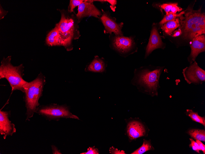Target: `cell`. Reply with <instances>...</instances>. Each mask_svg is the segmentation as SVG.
Masks as SVG:
<instances>
[{
  "instance_id": "1",
  "label": "cell",
  "mask_w": 205,
  "mask_h": 154,
  "mask_svg": "<svg viewBox=\"0 0 205 154\" xmlns=\"http://www.w3.org/2000/svg\"><path fill=\"white\" fill-rule=\"evenodd\" d=\"M163 69V67L151 65L136 69L131 83L142 92L152 97L157 96Z\"/></svg>"
},
{
  "instance_id": "2",
  "label": "cell",
  "mask_w": 205,
  "mask_h": 154,
  "mask_svg": "<svg viewBox=\"0 0 205 154\" xmlns=\"http://www.w3.org/2000/svg\"><path fill=\"white\" fill-rule=\"evenodd\" d=\"M201 10L188 7L180 17V29L184 39L191 40L198 35L204 34L205 15Z\"/></svg>"
},
{
  "instance_id": "3",
  "label": "cell",
  "mask_w": 205,
  "mask_h": 154,
  "mask_svg": "<svg viewBox=\"0 0 205 154\" xmlns=\"http://www.w3.org/2000/svg\"><path fill=\"white\" fill-rule=\"evenodd\" d=\"M45 83V77L40 73L34 80L27 82L24 85V101L26 109V120H29L39 107V100L42 95Z\"/></svg>"
},
{
  "instance_id": "4",
  "label": "cell",
  "mask_w": 205,
  "mask_h": 154,
  "mask_svg": "<svg viewBox=\"0 0 205 154\" xmlns=\"http://www.w3.org/2000/svg\"><path fill=\"white\" fill-rule=\"evenodd\" d=\"M61 18L56 24L60 35V45L64 46L67 49L70 46L73 39L79 38L80 36L78 30V21L68 11L64 10L60 11Z\"/></svg>"
},
{
  "instance_id": "5",
  "label": "cell",
  "mask_w": 205,
  "mask_h": 154,
  "mask_svg": "<svg viewBox=\"0 0 205 154\" xmlns=\"http://www.w3.org/2000/svg\"><path fill=\"white\" fill-rule=\"evenodd\" d=\"M11 56L3 58L0 66V79H6L12 91L19 90L24 92V85L27 82L23 78L24 67L22 64L14 66L11 63Z\"/></svg>"
},
{
  "instance_id": "6",
  "label": "cell",
  "mask_w": 205,
  "mask_h": 154,
  "mask_svg": "<svg viewBox=\"0 0 205 154\" xmlns=\"http://www.w3.org/2000/svg\"><path fill=\"white\" fill-rule=\"evenodd\" d=\"M111 38V46L120 56L126 57L137 50L132 36L126 37L113 34Z\"/></svg>"
},
{
  "instance_id": "7",
  "label": "cell",
  "mask_w": 205,
  "mask_h": 154,
  "mask_svg": "<svg viewBox=\"0 0 205 154\" xmlns=\"http://www.w3.org/2000/svg\"><path fill=\"white\" fill-rule=\"evenodd\" d=\"M36 113L48 119H57L60 118H72L79 119L72 114L67 107L64 106L52 105L39 106Z\"/></svg>"
},
{
  "instance_id": "8",
  "label": "cell",
  "mask_w": 205,
  "mask_h": 154,
  "mask_svg": "<svg viewBox=\"0 0 205 154\" xmlns=\"http://www.w3.org/2000/svg\"><path fill=\"white\" fill-rule=\"evenodd\" d=\"M185 80L188 84H202L205 81V71L195 61L183 70Z\"/></svg>"
},
{
  "instance_id": "9",
  "label": "cell",
  "mask_w": 205,
  "mask_h": 154,
  "mask_svg": "<svg viewBox=\"0 0 205 154\" xmlns=\"http://www.w3.org/2000/svg\"><path fill=\"white\" fill-rule=\"evenodd\" d=\"M102 13L99 18L104 26V33L110 35L113 33L117 35H123L122 30L123 23L117 22L116 18L111 17L108 11H103Z\"/></svg>"
},
{
  "instance_id": "10",
  "label": "cell",
  "mask_w": 205,
  "mask_h": 154,
  "mask_svg": "<svg viewBox=\"0 0 205 154\" xmlns=\"http://www.w3.org/2000/svg\"><path fill=\"white\" fill-rule=\"evenodd\" d=\"M94 0H84L78 6V12L76 14L78 21L79 22L83 18L93 17L99 18L102 13L93 4Z\"/></svg>"
},
{
  "instance_id": "11",
  "label": "cell",
  "mask_w": 205,
  "mask_h": 154,
  "mask_svg": "<svg viewBox=\"0 0 205 154\" xmlns=\"http://www.w3.org/2000/svg\"><path fill=\"white\" fill-rule=\"evenodd\" d=\"M10 111H0V133L5 139L8 136H12L16 132L14 124L10 120L9 118Z\"/></svg>"
},
{
  "instance_id": "12",
  "label": "cell",
  "mask_w": 205,
  "mask_h": 154,
  "mask_svg": "<svg viewBox=\"0 0 205 154\" xmlns=\"http://www.w3.org/2000/svg\"><path fill=\"white\" fill-rule=\"evenodd\" d=\"M191 52L188 57L190 64L195 61L198 55L205 51V36L204 34L198 35L191 40Z\"/></svg>"
},
{
  "instance_id": "13",
  "label": "cell",
  "mask_w": 205,
  "mask_h": 154,
  "mask_svg": "<svg viewBox=\"0 0 205 154\" xmlns=\"http://www.w3.org/2000/svg\"><path fill=\"white\" fill-rule=\"evenodd\" d=\"M163 43L156 26L154 25L146 47L145 58H147L154 50L158 48H163Z\"/></svg>"
},
{
  "instance_id": "14",
  "label": "cell",
  "mask_w": 205,
  "mask_h": 154,
  "mask_svg": "<svg viewBox=\"0 0 205 154\" xmlns=\"http://www.w3.org/2000/svg\"><path fill=\"white\" fill-rule=\"evenodd\" d=\"M127 132L129 139L133 140L145 135L147 129L141 122L134 120L128 124Z\"/></svg>"
},
{
  "instance_id": "15",
  "label": "cell",
  "mask_w": 205,
  "mask_h": 154,
  "mask_svg": "<svg viewBox=\"0 0 205 154\" xmlns=\"http://www.w3.org/2000/svg\"><path fill=\"white\" fill-rule=\"evenodd\" d=\"M106 67V64L104 60L96 56L88 65L87 70L94 72L102 73L105 71Z\"/></svg>"
},
{
  "instance_id": "16",
  "label": "cell",
  "mask_w": 205,
  "mask_h": 154,
  "mask_svg": "<svg viewBox=\"0 0 205 154\" xmlns=\"http://www.w3.org/2000/svg\"><path fill=\"white\" fill-rule=\"evenodd\" d=\"M46 43L49 46L60 45L59 33L56 27L47 34Z\"/></svg>"
},
{
  "instance_id": "17",
  "label": "cell",
  "mask_w": 205,
  "mask_h": 154,
  "mask_svg": "<svg viewBox=\"0 0 205 154\" xmlns=\"http://www.w3.org/2000/svg\"><path fill=\"white\" fill-rule=\"evenodd\" d=\"M180 26V17H177L164 24L162 29L167 34L171 35L172 32Z\"/></svg>"
},
{
  "instance_id": "18",
  "label": "cell",
  "mask_w": 205,
  "mask_h": 154,
  "mask_svg": "<svg viewBox=\"0 0 205 154\" xmlns=\"http://www.w3.org/2000/svg\"><path fill=\"white\" fill-rule=\"evenodd\" d=\"M187 133L195 140L205 141V131L204 129H191L188 131Z\"/></svg>"
},
{
  "instance_id": "19",
  "label": "cell",
  "mask_w": 205,
  "mask_h": 154,
  "mask_svg": "<svg viewBox=\"0 0 205 154\" xmlns=\"http://www.w3.org/2000/svg\"><path fill=\"white\" fill-rule=\"evenodd\" d=\"M161 9L164 10L166 12V15L170 12L176 14L182 10V9L178 6L177 3H164L160 6Z\"/></svg>"
},
{
  "instance_id": "20",
  "label": "cell",
  "mask_w": 205,
  "mask_h": 154,
  "mask_svg": "<svg viewBox=\"0 0 205 154\" xmlns=\"http://www.w3.org/2000/svg\"><path fill=\"white\" fill-rule=\"evenodd\" d=\"M154 148L152 146L151 142L149 140H143L142 145L132 153L131 154H142L146 151L153 150Z\"/></svg>"
},
{
  "instance_id": "21",
  "label": "cell",
  "mask_w": 205,
  "mask_h": 154,
  "mask_svg": "<svg viewBox=\"0 0 205 154\" xmlns=\"http://www.w3.org/2000/svg\"><path fill=\"white\" fill-rule=\"evenodd\" d=\"M186 114L191 119L196 122L200 123L205 126V118L204 117L199 116L197 113L195 112L191 109L186 110Z\"/></svg>"
},
{
  "instance_id": "22",
  "label": "cell",
  "mask_w": 205,
  "mask_h": 154,
  "mask_svg": "<svg viewBox=\"0 0 205 154\" xmlns=\"http://www.w3.org/2000/svg\"><path fill=\"white\" fill-rule=\"evenodd\" d=\"M184 13V11L181 12L179 14H174L171 12H170L167 15H165L163 19L160 21L159 24L162 26L166 22L172 20L177 17H180Z\"/></svg>"
},
{
  "instance_id": "23",
  "label": "cell",
  "mask_w": 205,
  "mask_h": 154,
  "mask_svg": "<svg viewBox=\"0 0 205 154\" xmlns=\"http://www.w3.org/2000/svg\"><path fill=\"white\" fill-rule=\"evenodd\" d=\"M84 0H71L68 7V11L70 13L73 12L74 8L77 6H79Z\"/></svg>"
},
{
  "instance_id": "24",
  "label": "cell",
  "mask_w": 205,
  "mask_h": 154,
  "mask_svg": "<svg viewBox=\"0 0 205 154\" xmlns=\"http://www.w3.org/2000/svg\"><path fill=\"white\" fill-rule=\"evenodd\" d=\"M189 139L191 142L190 147H191L194 150L199 153V151L201 150L198 144L192 139L190 138Z\"/></svg>"
},
{
  "instance_id": "25",
  "label": "cell",
  "mask_w": 205,
  "mask_h": 154,
  "mask_svg": "<svg viewBox=\"0 0 205 154\" xmlns=\"http://www.w3.org/2000/svg\"><path fill=\"white\" fill-rule=\"evenodd\" d=\"M81 154H99L98 149L94 147H89L87 149V152L80 153Z\"/></svg>"
},
{
  "instance_id": "26",
  "label": "cell",
  "mask_w": 205,
  "mask_h": 154,
  "mask_svg": "<svg viewBox=\"0 0 205 154\" xmlns=\"http://www.w3.org/2000/svg\"><path fill=\"white\" fill-rule=\"evenodd\" d=\"M110 153L114 154H125V152L123 150H118L117 148H115L113 147L110 148Z\"/></svg>"
},
{
  "instance_id": "27",
  "label": "cell",
  "mask_w": 205,
  "mask_h": 154,
  "mask_svg": "<svg viewBox=\"0 0 205 154\" xmlns=\"http://www.w3.org/2000/svg\"><path fill=\"white\" fill-rule=\"evenodd\" d=\"M106 2H108L110 5V7L113 11H115V6L117 4V1L114 0H107Z\"/></svg>"
},
{
  "instance_id": "28",
  "label": "cell",
  "mask_w": 205,
  "mask_h": 154,
  "mask_svg": "<svg viewBox=\"0 0 205 154\" xmlns=\"http://www.w3.org/2000/svg\"><path fill=\"white\" fill-rule=\"evenodd\" d=\"M196 142L198 144L200 150L202 151L203 153L205 154V145L203 144L201 141L199 140H196Z\"/></svg>"
},
{
  "instance_id": "29",
  "label": "cell",
  "mask_w": 205,
  "mask_h": 154,
  "mask_svg": "<svg viewBox=\"0 0 205 154\" xmlns=\"http://www.w3.org/2000/svg\"><path fill=\"white\" fill-rule=\"evenodd\" d=\"M7 11L4 10L3 9L0 5V19H3L6 15L7 13Z\"/></svg>"
},
{
  "instance_id": "30",
  "label": "cell",
  "mask_w": 205,
  "mask_h": 154,
  "mask_svg": "<svg viewBox=\"0 0 205 154\" xmlns=\"http://www.w3.org/2000/svg\"><path fill=\"white\" fill-rule=\"evenodd\" d=\"M182 34V32L181 30L180 29H178L177 30H175L173 33L172 35V37H176L179 36Z\"/></svg>"
},
{
  "instance_id": "31",
  "label": "cell",
  "mask_w": 205,
  "mask_h": 154,
  "mask_svg": "<svg viewBox=\"0 0 205 154\" xmlns=\"http://www.w3.org/2000/svg\"><path fill=\"white\" fill-rule=\"evenodd\" d=\"M52 148L53 154H62L60 151L55 146L52 145Z\"/></svg>"
}]
</instances>
